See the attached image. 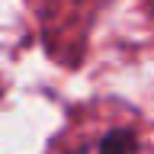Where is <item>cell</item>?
Instances as JSON below:
<instances>
[{
  "label": "cell",
  "instance_id": "cell-1",
  "mask_svg": "<svg viewBox=\"0 0 154 154\" xmlns=\"http://www.w3.org/2000/svg\"><path fill=\"white\" fill-rule=\"evenodd\" d=\"M135 148H138L135 132H128V128H116V132H109V135L103 138L100 154H132Z\"/></svg>",
  "mask_w": 154,
  "mask_h": 154
}]
</instances>
